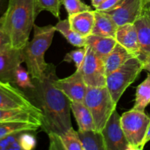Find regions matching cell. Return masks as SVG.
<instances>
[{
    "mask_svg": "<svg viewBox=\"0 0 150 150\" xmlns=\"http://www.w3.org/2000/svg\"><path fill=\"white\" fill-rule=\"evenodd\" d=\"M57 78L56 67L48 63L40 79H32L35 86L26 89L25 94L42 114L40 129L47 135L62 134L72 126L70 102L67 96L54 84Z\"/></svg>",
    "mask_w": 150,
    "mask_h": 150,
    "instance_id": "obj_1",
    "label": "cell"
},
{
    "mask_svg": "<svg viewBox=\"0 0 150 150\" xmlns=\"http://www.w3.org/2000/svg\"><path fill=\"white\" fill-rule=\"evenodd\" d=\"M37 16L35 0H9L0 25L13 48L22 50L27 44Z\"/></svg>",
    "mask_w": 150,
    "mask_h": 150,
    "instance_id": "obj_2",
    "label": "cell"
},
{
    "mask_svg": "<svg viewBox=\"0 0 150 150\" xmlns=\"http://www.w3.org/2000/svg\"><path fill=\"white\" fill-rule=\"evenodd\" d=\"M33 29V38L22 49V54L32 79H40L48 64L45 60V54L51 46L57 31L52 25L39 26L35 24Z\"/></svg>",
    "mask_w": 150,
    "mask_h": 150,
    "instance_id": "obj_3",
    "label": "cell"
},
{
    "mask_svg": "<svg viewBox=\"0 0 150 150\" xmlns=\"http://www.w3.org/2000/svg\"><path fill=\"white\" fill-rule=\"evenodd\" d=\"M83 103L91 111L97 131L101 132L115 110L117 105L113 100L106 86H88Z\"/></svg>",
    "mask_w": 150,
    "mask_h": 150,
    "instance_id": "obj_4",
    "label": "cell"
},
{
    "mask_svg": "<svg viewBox=\"0 0 150 150\" xmlns=\"http://www.w3.org/2000/svg\"><path fill=\"white\" fill-rule=\"evenodd\" d=\"M143 70L142 60L139 57H133L106 76L105 86L116 104L118 103L126 89L137 79Z\"/></svg>",
    "mask_w": 150,
    "mask_h": 150,
    "instance_id": "obj_5",
    "label": "cell"
},
{
    "mask_svg": "<svg viewBox=\"0 0 150 150\" xmlns=\"http://www.w3.org/2000/svg\"><path fill=\"white\" fill-rule=\"evenodd\" d=\"M150 117L144 111L130 109L121 115V125L130 150H142L146 144V136Z\"/></svg>",
    "mask_w": 150,
    "mask_h": 150,
    "instance_id": "obj_6",
    "label": "cell"
},
{
    "mask_svg": "<svg viewBox=\"0 0 150 150\" xmlns=\"http://www.w3.org/2000/svg\"><path fill=\"white\" fill-rule=\"evenodd\" d=\"M86 53L81 70L88 86L100 87L106 85V73L104 60L100 58L90 47L86 45Z\"/></svg>",
    "mask_w": 150,
    "mask_h": 150,
    "instance_id": "obj_7",
    "label": "cell"
},
{
    "mask_svg": "<svg viewBox=\"0 0 150 150\" xmlns=\"http://www.w3.org/2000/svg\"><path fill=\"white\" fill-rule=\"evenodd\" d=\"M104 138L105 150H130L121 125V115L117 110L101 131Z\"/></svg>",
    "mask_w": 150,
    "mask_h": 150,
    "instance_id": "obj_8",
    "label": "cell"
},
{
    "mask_svg": "<svg viewBox=\"0 0 150 150\" xmlns=\"http://www.w3.org/2000/svg\"><path fill=\"white\" fill-rule=\"evenodd\" d=\"M146 0H124L114 9L105 12L119 26L126 23H134L144 13Z\"/></svg>",
    "mask_w": 150,
    "mask_h": 150,
    "instance_id": "obj_9",
    "label": "cell"
},
{
    "mask_svg": "<svg viewBox=\"0 0 150 150\" xmlns=\"http://www.w3.org/2000/svg\"><path fill=\"white\" fill-rule=\"evenodd\" d=\"M54 84L59 89L70 102H83L88 86L85 83L81 70H76L71 76L54 80Z\"/></svg>",
    "mask_w": 150,
    "mask_h": 150,
    "instance_id": "obj_10",
    "label": "cell"
},
{
    "mask_svg": "<svg viewBox=\"0 0 150 150\" xmlns=\"http://www.w3.org/2000/svg\"><path fill=\"white\" fill-rule=\"evenodd\" d=\"M0 108L39 109L29 100L24 92L10 83L0 81Z\"/></svg>",
    "mask_w": 150,
    "mask_h": 150,
    "instance_id": "obj_11",
    "label": "cell"
},
{
    "mask_svg": "<svg viewBox=\"0 0 150 150\" xmlns=\"http://www.w3.org/2000/svg\"><path fill=\"white\" fill-rule=\"evenodd\" d=\"M23 62L22 50L8 45L0 52V81L14 83L15 73Z\"/></svg>",
    "mask_w": 150,
    "mask_h": 150,
    "instance_id": "obj_12",
    "label": "cell"
},
{
    "mask_svg": "<svg viewBox=\"0 0 150 150\" xmlns=\"http://www.w3.org/2000/svg\"><path fill=\"white\" fill-rule=\"evenodd\" d=\"M42 111L32 108H0V122H20L38 125L41 127Z\"/></svg>",
    "mask_w": 150,
    "mask_h": 150,
    "instance_id": "obj_13",
    "label": "cell"
},
{
    "mask_svg": "<svg viewBox=\"0 0 150 150\" xmlns=\"http://www.w3.org/2000/svg\"><path fill=\"white\" fill-rule=\"evenodd\" d=\"M115 39L117 43L139 57L141 54L138 39V33L134 23H126L120 26L117 29Z\"/></svg>",
    "mask_w": 150,
    "mask_h": 150,
    "instance_id": "obj_14",
    "label": "cell"
},
{
    "mask_svg": "<svg viewBox=\"0 0 150 150\" xmlns=\"http://www.w3.org/2000/svg\"><path fill=\"white\" fill-rule=\"evenodd\" d=\"M95 10H87L68 16L71 29L83 38L92 35L95 23Z\"/></svg>",
    "mask_w": 150,
    "mask_h": 150,
    "instance_id": "obj_15",
    "label": "cell"
},
{
    "mask_svg": "<svg viewBox=\"0 0 150 150\" xmlns=\"http://www.w3.org/2000/svg\"><path fill=\"white\" fill-rule=\"evenodd\" d=\"M95 23L92 35L115 38L119 26L105 12L95 10Z\"/></svg>",
    "mask_w": 150,
    "mask_h": 150,
    "instance_id": "obj_16",
    "label": "cell"
},
{
    "mask_svg": "<svg viewBox=\"0 0 150 150\" xmlns=\"http://www.w3.org/2000/svg\"><path fill=\"white\" fill-rule=\"evenodd\" d=\"M117 42L115 38L91 35L86 38V45L90 47L97 56L105 61Z\"/></svg>",
    "mask_w": 150,
    "mask_h": 150,
    "instance_id": "obj_17",
    "label": "cell"
},
{
    "mask_svg": "<svg viewBox=\"0 0 150 150\" xmlns=\"http://www.w3.org/2000/svg\"><path fill=\"white\" fill-rule=\"evenodd\" d=\"M133 57L136 56L127 51L121 45L117 43L112 51L108 54L104 61L106 76L120 68L127 60Z\"/></svg>",
    "mask_w": 150,
    "mask_h": 150,
    "instance_id": "obj_18",
    "label": "cell"
},
{
    "mask_svg": "<svg viewBox=\"0 0 150 150\" xmlns=\"http://www.w3.org/2000/svg\"><path fill=\"white\" fill-rule=\"evenodd\" d=\"M138 33L141 54L139 57L150 55V19L144 13L134 23Z\"/></svg>",
    "mask_w": 150,
    "mask_h": 150,
    "instance_id": "obj_19",
    "label": "cell"
},
{
    "mask_svg": "<svg viewBox=\"0 0 150 150\" xmlns=\"http://www.w3.org/2000/svg\"><path fill=\"white\" fill-rule=\"evenodd\" d=\"M70 108L77 122L79 130H96L91 111L83 102H71Z\"/></svg>",
    "mask_w": 150,
    "mask_h": 150,
    "instance_id": "obj_20",
    "label": "cell"
},
{
    "mask_svg": "<svg viewBox=\"0 0 150 150\" xmlns=\"http://www.w3.org/2000/svg\"><path fill=\"white\" fill-rule=\"evenodd\" d=\"M78 133L83 150H105L104 138L101 132L79 130Z\"/></svg>",
    "mask_w": 150,
    "mask_h": 150,
    "instance_id": "obj_21",
    "label": "cell"
},
{
    "mask_svg": "<svg viewBox=\"0 0 150 150\" xmlns=\"http://www.w3.org/2000/svg\"><path fill=\"white\" fill-rule=\"evenodd\" d=\"M57 32H59L69 43L77 48H83L86 45V38L81 36L71 29L68 19L59 20L54 26Z\"/></svg>",
    "mask_w": 150,
    "mask_h": 150,
    "instance_id": "obj_22",
    "label": "cell"
},
{
    "mask_svg": "<svg viewBox=\"0 0 150 150\" xmlns=\"http://www.w3.org/2000/svg\"><path fill=\"white\" fill-rule=\"evenodd\" d=\"M39 128H40V126L32 123L20 122H0V139L19 132H35Z\"/></svg>",
    "mask_w": 150,
    "mask_h": 150,
    "instance_id": "obj_23",
    "label": "cell"
},
{
    "mask_svg": "<svg viewBox=\"0 0 150 150\" xmlns=\"http://www.w3.org/2000/svg\"><path fill=\"white\" fill-rule=\"evenodd\" d=\"M150 103V73L145 80L137 86L135 103L132 109L144 111Z\"/></svg>",
    "mask_w": 150,
    "mask_h": 150,
    "instance_id": "obj_24",
    "label": "cell"
},
{
    "mask_svg": "<svg viewBox=\"0 0 150 150\" xmlns=\"http://www.w3.org/2000/svg\"><path fill=\"white\" fill-rule=\"evenodd\" d=\"M63 150H83L78 131L71 127L66 133L59 134Z\"/></svg>",
    "mask_w": 150,
    "mask_h": 150,
    "instance_id": "obj_25",
    "label": "cell"
},
{
    "mask_svg": "<svg viewBox=\"0 0 150 150\" xmlns=\"http://www.w3.org/2000/svg\"><path fill=\"white\" fill-rule=\"evenodd\" d=\"M35 1L38 16L42 11H48L56 18H60V9L62 0H35Z\"/></svg>",
    "mask_w": 150,
    "mask_h": 150,
    "instance_id": "obj_26",
    "label": "cell"
},
{
    "mask_svg": "<svg viewBox=\"0 0 150 150\" xmlns=\"http://www.w3.org/2000/svg\"><path fill=\"white\" fill-rule=\"evenodd\" d=\"M14 83L23 90L32 89L35 86L32 77L28 72L21 64L16 70L14 77Z\"/></svg>",
    "mask_w": 150,
    "mask_h": 150,
    "instance_id": "obj_27",
    "label": "cell"
},
{
    "mask_svg": "<svg viewBox=\"0 0 150 150\" xmlns=\"http://www.w3.org/2000/svg\"><path fill=\"white\" fill-rule=\"evenodd\" d=\"M62 4L68 16L92 10L90 6L85 4L81 0H62Z\"/></svg>",
    "mask_w": 150,
    "mask_h": 150,
    "instance_id": "obj_28",
    "label": "cell"
},
{
    "mask_svg": "<svg viewBox=\"0 0 150 150\" xmlns=\"http://www.w3.org/2000/svg\"><path fill=\"white\" fill-rule=\"evenodd\" d=\"M86 53V46L83 47V48H79V49L73 50V51L67 53L64 57V61L69 63L73 62L76 67V70H80L83 61H84Z\"/></svg>",
    "mask_w": 150,
    "mask_h": 150,
    "instance_id": "obj_29",
    "label": "cell"
},
{
    "mask_svg": "<svg viewBox=\"0 0 150 150\" xmlns=\"http://www.w3.org/2000/svg\"><path fill=\"white\" fill-rule=\"evenodd\" d=\"M31 132L32 131H24L21 134L18 142L21 150H32L36 146V139Z\"/></svg>",
    "mask_w": 150,
    "mask_h": 150,
    "instance_id": "obj_30",
    "label": "cell"
},
{
    "mask_svg": "<svg viewBox=\"0 0 150 150\" xmlns=\"http://www.w3.org/2000/svg\"><path fill=\"white\" fill-rule=\"evenodd\" d=\"M21 133L23 132L13 133L6 137L0 139V150H11L12 146L15 142L18 140Z\"/></svg>",
    "mask_w": 150,
    "mask_h": 150,
    "instance_id": "obj_31",
    "label": "cell"
},
{
    "mask_svg": "<svg viewBox=\"0 0 150 150\" xmlns=\"http://www.w3.org/2000/svg\"><path fill=\"white\" fill-rule=\"evenodd\" d=\"M124 0H105L100 5L95 8L98 11H108L120 5Z\"/></svg>",
    "mask_w": 150,
    "mask_h": 150,
    "instance_id": "obj_32",
    "label": "cell"
},
{
    "mask_svg": "<svg viewBox=\"0 0 150 150\" xmlns=\"http://www.w3.org/2000/svg\"><path fill=\"white\" fill-rule=\"evenodd\" d=\"M8 45H10V40L7 37V34L2 29V27L0 25V52L2 51L5 48H7Z\"/></svg>",
    "mask_w": 150,
    "mask_h": 150,
    "instance_id": "obj_33",
    "label": "cell"
},
{
    "mask_svg": "<svg viewBox=\"0 0 150 150\" xmlns=\"http://www.w3.org/2000/svg\"><path fill=\"white\" fill-rule=\"evenodd\" d=\"M139 58L143 62L144 70H146L150 73V55L143 56Z\"/></svg>",
    "mask_w": 150,
    "mask_h": 150,
    "instance_id": "obj_34",
    "label": "cell"
},
{
    "mask_svg": "<svg viewBox=\"0 0 150 150\" xmlns=\"http://www.w3.org/2000/svg\"><path fill=\"white\" fill-rule=\"evenodd\" d=\"M105 0H91V3H92V5L95 8L98 7V6L100 5L103 2H104Z\"/></svg>",
    "mask_w": 150,
    "mask_h": 150,
    "instance_id": "obj_35",
    "label": "cell"
},
{
    "mask_svg": "<svg viewBox=\"0 0 150 150\" xmlns=\"http://www.w3.org/2000/svg\"><path fill=\"white\" fill-rule=\"evenodd\" d=\"M149 141H150V124H149V128H148L147 133H146V140H145V142H146V144L148 143Z\"/></svg>",
    "mask_w": 150,
    "mask_h": 150,
    "instance_id": "obj_36",
    "label": "cell"
},
{
    "mask_svg": "<svg viewBox=\"0 0 150 150\" xmlns=\"http://www.w3.org/2000/svg\"><path fill=\"white\" fill-rule=\"evenodd\" d=\"M5 0H0V14H1V11H2V8L4 7V4Z\"/></svg>",
    "mask_w": 150,
    "mask_h": 150,
    "instance_id": "obj_37",
    "label": "cell"
},
{
    "mask_svg": "<svg viewBox=\"0 0 150 150\" xmlns=\"http://www.w3.org/2000/svg\"><path fill=\"white\" fill-rule=\"evenodd\" d=\"M144 12H145V13H146V14L147 15L148 17H149V19H150V9L149 8H147V7H145Z\"/></svg>",
    "mask_w": 150,
    "mask_h": 150,
    "instance_id": "obj_38",
    "label": "cell"
},
{
    "mask_svg": "<svg viewBox=\"0 0 150 150\" xmlns=\"http://www.w3.org/2000/svg\"><path fill=\"white\" fill-rule=\"evenodd\" d=\"M146 7H147V8H149V9H150V2L147 3V4H146Z\"/></svg>",
    "mask_w": 150,
    "mask_h": 150,
    "instance_id": "obj_39",
    "label": "cell"
},
{
    "mask_svg": "<svg viewBox=\"0 0 150 150\" xmlns=\"http://www.w3.org/2000/svg\"><path fill=\"white\" fill-rule=\"evenodd\" d=\"M146 4H147V3L150 2V0H146Z\"/></svg>",
    "mask_w": 150,
    "mask_h": 150,
    "instance_id": "obj_40",
    "label": "cell"
}]
</instances>
